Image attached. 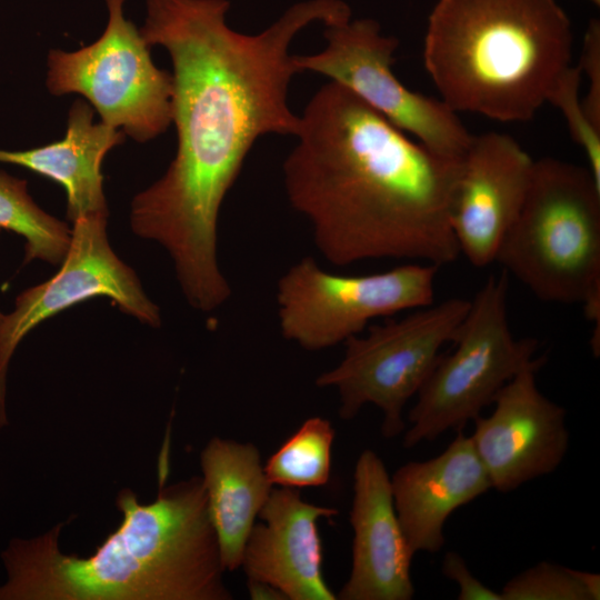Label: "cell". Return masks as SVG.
<instances>
[{
  "mask_svg": "<svg viewBox=\"0 0 600 600\" xmlns=\"http://www.w3.org/2000/svg\"><path fill=\"white\" fill-rule=\"evenodd\" d=\"M146 3L140 32L172 62L178 148L166 173L133 198L130 224L169 252L189 304L211 312L231 296L217 253L222 201L260 136H297L300 127L287 103L298 72L289 47L308 24H338L351 10L342 0H304L250 36L227 24L228 0Z\"/></svg>",
  "mask_w": 600,
  "mask_h": 600,
  "instance_id": "obj_1",
  "label": "cell"
},
{
  "mask_svg": "<svg viewBox=\"0 0 600 600\" xmlns=\"http://www.w3.org/2000/svg\"><path fill=\"white\" fill-rule=\"evenodd\" d=\"M283 164L291 206L326 260L452 263L462 158L437 153L331 81L309 101Z\"/></svg>",
  "mask_w": 600,
  "mask_h": 600,
  "instance_id": "obj_2",
  "label": "cell"
},
{
  "mask_svg": "<svg viewBox=\"0 0 600 600\" xmlns=\"http://www.w3.org/2000/svg\"><path fill=\"white\" fill-rule=\"evenodd\" d=\"M122 521L89 557L59 548L62 524L13 539L0 600H228L201 478L160 487L151 503L117 498Z\"/></svg>",
  "mask_w": 600,
  "mask_h": 600,
  "instance_id": "obj_3",
  "label": "cell"
},
{
  "mask_svg": "<svg viewBox=\"0 0 600 600\" xmlns=\"http://www.w3.org/2000/svg\"><path fill=\"white\" fill-rule=\"evenodd\" d=\"M572 42L559 0H437L423 63L457 113L528 121L571 66Z\"/></svg>",
  "mask_w": 600,
  "mask_h": 600,
  "instance_id": "obj_4",
  "label": "cell"
},
{
  "mask_svg": "<svg viewBox=\"0 0 600 600\" xmlns=\"http://www.w3.org/2000/svg\"><path fill=\"white\" fill-rule=\"evenodd\" d=\"M494 262L538 299L580 303L600 351V186L588 168L534 160L521 209Z\"/></svg>",
  "mask_w": 600,
  "mask_h": 600,
  "instance_id": "obj_5",
  "label": "cell"
},
{
  "mask_svg": "<svg viewBox=\"0 0 600 600\" xmlns=\"http://www.w3.org/2000/svg\"><path fill=\"white\" fill-rule=\"evenodd\" d=\"M509 276L491 274L472 300L451 343L440 354L409 412L403 447L461 430L491 406L501 388L520 371L543 366L538 340L516 338L508 317Z\"/></svg>",
  "mask_w": 600,
  "mask_h": 600,
  "instance_id": "obj_6",
  "label": "cell"
},
{
  "mask_svg": "<svg viewBox=\"0 0 600 600\" xmlns=\"http://www.w3.org/2000/svg\"><path fill=\"white\" fill-rule=\"evenodd\" d=\"M469 307L470 300L454 297L371 326L364 336L344 341L343 359L316 384L337 389L341 419H353L363 406L374 404L383 413L382 436L400 434L406 403L423 386L442 347L453 341Z\"/></svg>",
  "mask_w": 600,
  "mask_h": 600,
  "instance_id": "obj_7",
  "label": "cell"
},
{
  "mask_svg": "<svg viewBox=\"0 0 600 600\" xmlns=\"http://www.w3.org/2000/svg\"><path fill=\"white\" fill-rule=\"evenodd\" d=\"M106 3L109 18L99 39L72 52L49 51L46 84L53 96H83L102 122L146 142L172 122V76L153 63L151 46L124 18V0Z\"/></svg>",
  "mask_w": 600,
  "mask_h": 600,
  "instance_id": "obj_8",
  "label": "cell"
},
{
  "mask_svg": "<svg viewBox=\"0 0 600 600\" xmlns=\"http://www.w3.org/2000/svg\"><path fill=\"white\" fill-rule=\"evenodd\" d=\"M438 269L411 262L371 274L341 276L304 257L277 284L281 333L311 351L344 342L376 318L433 303Z\"/></svg>",
  "mask_w": 600,
  "mask_h": 600,
  "instance_id": "obj_9",
  "label": "cell"
},
{
  "mask_svg": "<svg viewBox=\"0 0 600 600\" xmlns=\"http://www.w3.org/2000/svg\"><path fill=\"white\" fill-rule=\"evenodd\" d=\"M324 38L322 51L293 56L298 72L329 77L430 150L463 157L472 134L457 112L441 99L409 90L392 72L397 38L382 34L370 18L326 26Z\"/></svg>",
  "mask_w": 600,
  "mask_h": 600,
  "instance_id": "obj_10",
  "label": "cell"
},
{
  "mask_svg": "<svg viewBox=\"0 0 600 600\" xmlns=\"http://www.w3.org/2000/svg\"><path fill=\"white\" fill-rule=\"evenodd\" d=\"M107 217L87 216L72 222L71 239L60 270L22 291L12 312L0 322V428L8 426L7 373L22 339L46 319L93 297L106 296L120 310L157 328L160 309L146 294L134 271L111 249Z\"/></svg>",
  "mask_w": 600,
  "mask_h": 600,
  "instance_id": "obj_11",
  "label": "cell"
},
{
  "mask_svg": "<svg viewBox=\"0 0 600 600\" xmlns=\"http://www.w3.org/2000/svg\"><path fill=\"white\" fill-rule=\"evenodd\" d=\"M541 367L520 371L498 392L492 412L473 420L471 441L499 492L552 473L569 449L566 409L538 388Z\"/></svg>",
  "mask_w": 600,
  "mask_h": 600,
  "instance_id": "obj_12",
  "label": "cell"
},
{
  "mask_svg": "<svg viewBox=\"0 0 600 600\" xmlns=\"http://www.w3.org/2000/svg\"><path fill=\"white\" fill-rule=\"evenodd\" d=\"M534 160L510 136H472L451 211L460 254L477 268L494 262L523 203Z\"/></svg>",
  "mask_w": 600,
  "mask_h": 600,
  "instance_id": "obj_13",
  "label": "cell"
},
{
  "mask_svg": "<svg viewBox=\"0 0 600 600\" xmlns=\"http://www.w3.org/2000/svg\"><path fill=\"white\" fill-rule=\"evenodd\" d=\"M350 523L353 530L351 571L337 599H412L414 554L396 513L387 468L369 449L363 450L356 462Z\"/></svg>",
  "mask_w": 600,
  "mask_h": 600,
  "instance_id": "obj_14",
  "label": "cell"
},
{
  "mask_svg": "<svg viewBox=\"0 0 600 600\" xmlns=\"http://www.w3.org/2000/svg\"><path fill=\"white\" fill-rule=\"evenodd\" d=\"M337 514L304 501L296 488H272L244 546L241 568L248 580L271 586L284 599L336 600L322 574L317 524Z\"/></svg>",
  "mask_w": 600,
  "mask_h": 600,
  "instance_id": "obj_15",
  "label": "cell"
},
{
  "mask_svg": "<svg viewBox=\"0 0 600 600\" xmlns=\"http://www.w3.org/2000/svg\"><path fill=\"white\" fill-rule=\"evenodd\" d=\"M457 431L440 454L407 462L390 477L396 513L413 554L439 552L448 518L492 489L470 436Z\"/></svg>",
  "mask_w": 600,
  "mask_h": 600,
  "instance_id": "obj_16",
  "label": "cell"
},
{
  "mask_svg": "<svg viewBox=\"0 0 600 600\" xmlns=\"http://www.w3.org/2000/svg\"><path fill=\"white\" fill-rule=\"evenodd\" d=\"M124 133L93 121V109L77 100L68 113L64 137L29 150L0 149V162L16 164L61 184L67 196V218L108 216L101 167L106 154L122 143Z\"/></svg>",
  "mask_w": 600,
  "mask_h": 600,
  "instance_id": "obj_17",
  "label": "cell"
},
{
  "mask_svg": "<svg viewBox=\"0 0 600 600\" xmlns=\"http://www.w3.org/2000/svg\"><path fill=\"white\" fill-rule=\"evenodd\" d=\"M208 516L223 570L241 568L248 537L272 483L252 443L214 437L200 454Z\"/></svg>",
  "mask_w": 600,
  "mask_h": 600,
  "instance_id": "obj_18",
  "label": "cell"
},
{
  "mask_svg": "<svg viewBox=\"0 0 600 600\" xmlns=\"http://www.w3.org/2000/svg\"><path fill=\"white\" fill-rule=\"evenodd\" d=\"M0 229L26 239L24 261L39 259L61 264L69 248L71 230L43 211L31 198L27 181L0 170Z\"/></svg>",
  "mask_w": 600,
  "mask_h": 600,
  "instance_id": "obj_19",
  "label": "cell"
},
{
  "mask_svg": "<svg viewBox=\"0 0 600 600\" xmlns=\"http://www.w3.org/2000/svg\"><path fill=\"white\" fill-rule=\"evenodd\" d=\"M334 429L321 417L307 419L263 464L272 484L288 488L323 486L329 481Z\"/></svg>",
  "mask_w": 600,
  "mask_h": 600,
  "instance_id": "obj_20",
  "label": "cell"
},
{
  "mask_svg": "<svg viewBox=\"0 0 600 600\" xmlns=\"http://www.w3.org/2000/svg\"><path fill=\"white\" fill-rule=\"evenodd\" d=\"M581 71L569 66L557 79L547 102L562 113L571 138L582 149L596 183L600 186V129L588 117L580 99Z\"/></svg>",
  "mask_w": 600,
  "mask_h": 600,
  "instance_id": "obj_21",
  "label": "cell"
},
{
  "mask_svg": "<svg viewBox=\"0 0 600 600\" xmlns=\"http://www.w3.org/2000/svg\"><path fill=\"white\" fill-rule=\"evenodd\" d=\"M500 592L502 600H590L570 568L548 561L511 578Z\"/></svg>",
  "mask_w": 600,
  "mask_h": 600,
  "instance_id": "obj_22",
  "label": "cell"
},
{
  "mask_svg": "<svg viewBox=\"0 0 600 600\" xmlns=\"http://www.w3.org/2000/svg\"><path fill=\"white\" fill-rule=\"evenodd\" d=\"M581 74L589 80L587 94L581 99L583 108L600 129V21L591 19L583 37L582 52L578 64Z\"/></svg>",
  "mask_w": 600,
  "mask_h": 600,
  "instance_id": "obj_23",
  "label": "cell"
},
{
  "mask_svg": "<svg viewBox=\"0 0 600 600\" xmlns=\"http://www.w3.org/2000/svg\"><path fill=\"white\" fill-rule=\"evenodd\" d=\"M443 576L457 583L459 600H502L498 592L481 582L468 568L464 559L456 551H448L442 560Z\"/></svg>",
  "mask_w": 600,
  "mask_h": 600,
  "instance_id": "obj_24",
  "label": "cell"
},
{
  "mask_svg": "<svg viewBox=\"0 0 600 600\" xmlns=\"http://www.w3.org/2000/svg\"><path fill=\"white\" fill-rule=\"evenodd\" d=\"M581 586L588 592L590 600L600 599V576L598 573L571 569Z\"/></svg>",
  "mask_w": 600,
  "mask_h": 600,
  "instance_id": "obj_25",
  "label": "cell"
},
{
  "mask_svg": "<svg viewBox=\"0 0 600 600\" xmlns=\"http://www.w3.org/2000/svg\"><path fill=\"white\" fill-rule=\"evenodd\" d=\"M248 588L252 599H284V597L271 586L248 580Z\"/></svg>",
  "mask_w": 600,
  "mask_h": 600,
  "instance_id": "obj_26",
  "label": "cell"
},
{
  "mask_svg": "<svg viewBox=\"0 0 600 600\" xmlns=\"http://www.w3.org/2000/svg\"><path fill=\"white\" fill-rule=\"evenodd\" d=\"M591 3H593L594 6L599 7L600 4V0H589Z\"/></svg>",
  "mask_w": 600,
  "mask_h": 600,
  "instance_id": "obj_27",
  "label": "cell"
},
{
  "mask_svg": "<svg viewBox=\"0 0 600 600\" xmlns=\"http://www.w3.org/2000/svg\"><path fill=\"white\" fill-rule=\"evenodd\" d=\"M0 230H1V229H0ZM3 316H4V314L0 311V322H1L2 318H3Z\"/></svg>",
  "mask_w": 600,
  "mask_h": 600,
  "instance_id": "obj_28",
  "label": "cell"
}]
</instances>
